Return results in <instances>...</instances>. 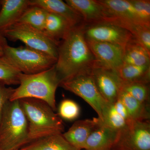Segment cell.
Wrapping results in <instances>:
<instances>
[{
  "instance_id": "obj_6",
  "label": "cell",
  "mask_w": 150,
  "mask_h": 150,
  "mask_svg": "<svg viewBox=\"0 0 150 150\" xmlns=\"http://www.w3.org/2000/svg\"><path fill=\"white\" fill-rule=\"evenodd\" d=\"M6 56L21 73L33 74L51 69L57 59L48 54L27 46L11 47L8 45Z\"/></svg>"
},
{
  "instance_id": "obj_10",
  "label": "cell",
  "mask_w": 150,
  "mask_h": 150,
  "mask_svg": "<svg viewBox=\"0 0 150 150\" xmlns=\"http://www.w3.org/2000/svg\"><path fill=\"white\" fill-rule=\"evenodd\" d=\"M115 145L128 150H150L149 121H133L120 131Z\"/></svg>"
},
{
  "instance_id": "obj_18",
  "label": "cell",
  "mask_w": 150,
  "mask_h": 150,
  "mask_svg": "<svg viewBox=\"0 0 150 150\" xmlns=\"http://www.w3.org/2000/svg\"><path fill=\"white\" fill-rule=\"evenodd\" d=\"M30 5L39 7L48 13L62 16L73 25L84 23L82 18L73 8L61 0H30Z\"/></svg>"
},
{
  "instance_id": "obj_13",
  "label": "cell",
  "mask_w": 150,
  "mask_h": 150,
  "mask_svg": "<svg viewBox=\"0 0 150 150\" xmlns=\"http://www.w3.org/2000/svg\"><path fill=\"white\" fill-rule=\"evenodd\" d=\"M98 120L99 125L88 138L85 150H110L118 142L120 131L105 126Z\"/></svg>"
},
{
  "instance_id": "obj_8",
  "label": "cell",
  "mask_w": 150,
  "mask_h": 150,
  "mask_svg": "<svg viewBox=\"0 0 150 150\" xmlns=\"http://www.w3.org/2000/svg\"><path fill=\"white\" fill-rule=\"evenodd\" d=\"M1 33L6 39L14 41L20 40L27 47L57 59L58 44L43 31L27 25L16 23Z\"/></svg>"
},
{
  "instance_id": "obj_3",
  "label": "cell",
  "mask_w": 150,
  "mask_h": 150,
  "mask_svg": "<svg viewBox=\"0 0 150 150\" xmlns=\"http://www.w3.org/2000/svg\"><path fill=\"white\" fill-rule=\"evenodd\" d=\"M55 66L44 71L33 74L21 73L19 86L15 89L10 100L35 98L46 102L53 110H56V91L61 81Z\"/></svg>"
},
{
  "instance_id": "obj_23",
  "label": "cell",
  "mask_w": 150,
  "mask_h": 150,
  "mask_svg": "<svg viewBox=\"0 0 150 150\" xmlns=\"http://www.w3.org/2000/svg\"><path fill=\"white\" fill-rule=\"evenodd\" d=\"M122 82H140L149 83L150 81V66H136L123 64L117 71Z\"/></svg>"
},
{
  "instance_id": "obj_29",
  "label": "cell",
  "mask_w": 150,
  "mask_h": 150,
  "mask_svg": "<svg viewBox=\"0 0 150 150\" xmlns=\"http://www.w3.org/2000/svg\"><path fill=\"white\" fill-rule=\"evenodd\" d=\"M8 45L6 38L0 33V57L4 55L5 49Z\"/></svg>"
},
{
  "instance_id": "obj_4",
  "label": "cell",
  "mask_w": 150,
  "mask_h": 150,
  "mask_svg": "<svg viewBox=\"0 0 150 150\" xmlns=\"http://www.w3.org/2000/svg\"><path fill=\"white\" fill-rule=\"evenodd\" d=\"M30 143L28 123L19 100H9L0 121V150H20Z\"/></svg>"
},
{
  "instance_id": "obj_32",
  "label": "cell",
  "mask_w": 150,
  "mask_h": 150,
  "mask_svg": "<svg viewBox=\"0 0 150 150\" xmlns=\"http://www.w3.org/2000/svg\"><path fill=\"white\" fill-rule=\"evenodd\" d=\"M112 150V149H111V150Z\"/></svg>"
},
{
  "instance_id": "obj_26",
  "label": "cell",
  "mask_w": 150,
  "mask_h": 150,
  "mask_svg": "<svg viewBox=\"0 0 150 150\" xmlns=\"http://www.w3.org/2000/svg\"><path fill=\"white\" fill-rule=\"evenodd\" d=\"M121 90L126 92L140 102L149 105L150 89L149 83L140 82H122Z\"/></svg>"
},
{
  "instance_id": "obj_14",
  "label": "cell",
  "mask_w": 150,
  "mask_h": 150,
  "mask_svg": "<svg viewBox=\"0 0 150 150\" xmlns=\"http://www.w3.org/2000/svg\"><path fill=\"white\" fill-rule=\"evenodd\" d=\"M65 2L82 18L85 24L105 21L104 9L98 0H66Z\"/></svg>"
},
{
  "instance_id": "obj_7",
  "label": "cell",
  "mask_w": 150,
  "mask_h": 150,
  "mask_svg": "<svg viewBox=\"0 0 150 150\" xmlns=\"http://www.w3.org/2000/svg\"><path fill=\"white\" fill-rule=\"evenodd\" d=\"M91 69L86 70L70 79L62 82V87L80 97L96 112L99 119L108 103L103 98L97 87L91 74Z\"/></svg>"
},
{
  "instance_id": "obj_27",
  "label": "cell",
  "mask_w": 150,
  "mask_h": 150,
  "mask_svg": "<svg viewBox=\"0 0 150 150\" xmlns=\"http://www.w3.org/2000/svg\"><path fill=\"white\" fill-rule=\"evenodd\" d=\"M80 108L79 105L74 100L65 99L62 100L59 108V114L61 118L67 120L73 121L79 117Z\"/></svg>"
},
{
  "instance_id": "obj_5",
  "label": "cell",
  "mask_w": 150,
  "mask_h": 150,
  "mask_svg": "<svg viewBox=\"0 0 150 150\" xmlns=\"http://www.w3.org/2000/svg\"><path fill=\"white\" fill-rule=\"evenodd\" d=\"M104 9L105 21L125 28L134 35L142 25L150 27V20L141 0H98Z\"/></svg>"
},
{
  "instance_id": "obj_22",
  "label": "cell",
  "mask_w": 150,
  "mask_h": 150,
  "mask_svg": "<svg viewBox=\"0 0 150 150\" xmlns=\"http://www.w3.org/2000/svg\"><path fill=\"white\" fill-rule=\"evenodd\" d=\"M118 99L123 103L133 121H147L150 119L149 105L140 102L122 90Z\"/></svg>"
},
{
  "instance_id": "obj_16",
  "label": "cell",
  "mask_w": 150,
  "mask_h": 150,
  "mask_svg": "<svg viewBox=\"0 0 150 150\" xmlns=\"http://www.w3.org/2000/svg\"><path fill=\"white\" fill-rule=\"evenodd\" d=\"M99 124L98 118L79 120L62 135L76 149L79 150L83 149L88 138Z\"/></svg>"
},
{
  "instance_id": "obj_12",
  "label": "cell",
  "mask_w": 150,
  "mask_h": 150,
  "mask_svg": "<svg viewBox=\"0 0 150 150\" xmlns=\"http://www.w3.org/2000/svg\"><path fill=\"white\" fill-rule=\"evenodd\" d=\"M86 40L96 64L116 72L123 64V47L105 42Z\"/></svg>"
},
{
  "instance_id": "obj_31",
  "label": "cell",
  "mask_w": 150,
  "mask_h": 150,
  "mask_svg": "<svg viewBox=\"0 0 150 150\" xmlns=\"http://www.w3.org/2000/svg\"><path fill=\"white\" fill-rule=\"evenodd\" d=\"M1 0H0V8H1Z\"/></svg>"
},
{
  "instance_id": "obj_20",
  "label": "cell",
  "mask_w": 150,
  "mask_h": 150,
  "mask_svg": "<svg viewBox=\"0 0 150 150\" xmlns=\"http://www.w3.org/2000/svg\"><path fill=\"white\" fill-rule=\"evenodd\" d=\"M123 63L136 66L150 65V54L134 37L124 47Z\"/></svg>"
},
{
  "instance_id": "obj_11",
  "label": "cell",
  "mask_w": 150,
  "mask_h": 150,
  "mask_svg": "<svg viewBox=\"0 0 150 150\" xmlns=\"http://www.w3.org/2000/svg\"><path fill=\"white\" fill-rule=\"evenodd\" d=\"M91 74L98 91L108 103H112L118 98L122 81L117 73L113 70L98 66L95 63Z\"/></svg>"
},
{
  "instance_id": "obj_15",
  "label": "cell",
  "mask_w": 150,
  "mask_h": 150,
  "mask_svg": "<svg viewBox=\"0 0 150 150\" xmlns=\"http://www.w3.org/2000/svg\"><path fill=\"white\" fill-rule=\"evenodd\" d=\"M99 119L103 124L120 132L133 121L126 108L118 98L115 102L108 103L103 112L102 118Z\"/></svg>"
},
{
  "instance_id": "obj_19",
  "label": "cell",
  "mask_w": 150,
  "mask_h": 150,
  "mask_svg": "<svg viewBox=\"0 0 150 150\" xmlns=\"http://www.w3.org/2000/svg\"><path fill=\"white\" fill-rule=\"evenodd\" d=\"M74 26L64 18L48 12L43 32L59 45L61 40Z\"/></svg>"
},
{
  "instance_id": "obj_2",
  "label": "cell",
  "mask_w": 150,
  "mask_h": 150,
  "mask_svg": "<svg viewBox=\"0 0 150 150\" xmlns=\"http://www.w3.org/2000/svg\"><path fill=\"white\" fill-rule=\"evenodd\" d=\"M19 100L27 118L30 143L52 135L63 134V121L47 103L35 98Z\"/></svg>"
},
{
  "instance_id": "obj_21",
  "label": "cell",
  "mask_w": 150,
  "mask_h": 150,
  "mask_svg": "<svg viewBox=\"0 0 150 150\" xmlns=\"http://www.w3.org/2000/svg\"><path fill=\"white\" fill-rule=\"evenodd\" d=\"M20 150H79L72 146L62 134H56L36 140Z\"/></svg>"
},
{
  "instance_id": "obj_30",
  "label": "cell",
  "mask_w": 150,
  "mask_h": 150,
  "mask_svg": "<svg viewBox=\"0 0 150 150\" xmlns=\"http://www.w3.org/2000/svg\"><path fill=\"white\" fill-rule=\"evenodd\" d=\"M112 149L113 150H128L123 147H121V146H117V145H115V146L112 148Z\"/></svg>"
},
{
  "instance_id": "obj_24",
  "label": "cell",
  "mask_w": 150,
  "mask_h": 150,
  "mask_svg": "<svg viewBox=\"0 0 150 150\" xmlns=\"http://www.w3.org/2000/svg\"><path fill=\"white\" fill-rule=\"evenodd\" d=\"M48 12L44 9L30 6L25 11L16 23H22L43 31Z\"/></svg>"
},
{
  "instance_id": "obj_17",
  "label": "cell",
  "mask_w": 150,
  "mask_h": 150,
  "mask_svg": "<svg viewBox=\"0 0 150 150\" xmlns=\"http://www.w3.org/2000/svg\"><path fill=\"white\" fill-rule=\"evenodd\" d=\"M0 33L15 24L29 6L30 0H1Z\"/></svg>"
},
{
  "instance_id": "obj_28",
  "label": "cell",
  "mask_w": 150,
  "mask_h": 150,
  "mask_svg": "<svg viewBox=\"0 0 150 150\" xmlns=\"http://www.w3.org/2000/svg\"><path fill=\"white\" fill-rule=\"evenodd\" d=\"M15 89L8 87L5 85L0 83V121L5 105L11 98Z\"/></svg>"
},
{
  "instance_id": "obj_25",
  "label": "cell",
  "mask_w": 150,
  "mask_h": 150,
  "mask_svg": "<svg viewBox=\"0 0 150 150\" xmlns=\"http://www.w3.org/2000/svg\"><path fill=\"white\" fill-rule=\"evenodd\" d=\"M21 73L6 56L0 57V83L6 86L19 85Z\"/></svg>"
},
{
  "instance_id": "obj_1",
  "label": "cell",
  "mask_w": 150,
  "mask_h": 150,
  "mask_svg": "<svg viewBox=\"0 0 150 150\" xmlns=\"http://www.w3.org/2000/svg\"><path fill=\"white\" fill-rule=\"evenodd\" d=\"M84 24L72 27L58 45L55 66L61 83L90 69L95 63L84 36Z\"/></svg>"
},
{
  "instance_id": "obj_9",
  "label": "cell",
  "mask_w": 150,
  "mask_h": 150,
  "mask_svg": "<svg viewBox=\"0 0 150 150\" xmlns=\"http://www.w3.org/2000/svg\"><path fill=\"white\" fill-rule=\"evenodd\" d=\"M83 30L86 40L112 43L123 48L134 37L129 30L108 21L84 23Z\"/></svg>"
}]
</instances>
